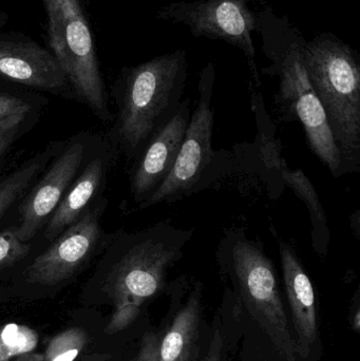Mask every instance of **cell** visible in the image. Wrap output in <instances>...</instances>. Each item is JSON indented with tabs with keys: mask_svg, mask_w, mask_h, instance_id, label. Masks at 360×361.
Returning a JSON list of instances; mask_svg holds the SVG:
<instances>
[{
	"mask_svg": "<svg viewBox=\"0 0 360 361\" xmlns=\"http://www.w3.org/2000/svg\"><path fill=\"white\" fill-rule=\"evenodd\" d=\"M222 303L235 324L240 361H304L297 349L274 263L244 227L223 231L216 250Z\"/></svg>",
	"mask_w": 360,
	"mask_h": 361,
	"instance_id": "6da1fadb",
	"label": "cell"
},
{
	"mask_svg": "<svg viewBox=\"0 0 360 361\" xmlns=\"http://www.w3.org/2000/svg\"><path fill=\"white\" fill-rule=\"evenodd\" d=\"M257 16L256 33L261 36L262 52L271 61L260 72L278 78L275 103L287 122L298 121L304 126L309 147L332 176L342 177L346 171L340 149L304 66V34L287 15L277 14L271 6H263Z\"/></svg>",
	"mask_w": 360,
	"mask_h": 361,
	"instance_id": "7a4b0ae2",
	"label": "cell"
},
{
	"mask_svg": "<svg viewBox=\"0 0 360 361\" xmlns=\"http://www.w3.org/2000/svg\"><path fill=\"white\" fill-rule=\"evenodd\" d=\"M194 231L159 222L144 231L123 233L114 241L103 286L116 307L107 326L109 334L130 326L145 303L166 294L169 271L183 259Z\"/></svg>",
	"mask_w": 360,
	"mask_h": 361,
	"instance_id": "3957f363",
	"label": "cell"
},
{
	"mask_svg": "<svg viewBox=\"0 0 360 361\" xmlns=\"http://www.w3.org/2000/svg\"><path fill=\"white\" fill-rule=\"evenodd\" d=\"M187 52L179 49L122 70L118 137L130 157L139 156L150 140L179 109L187 80Z\"/></svg>",
	"mask_w": 360,
	"mask_h": 361,
	"instance_id": "277c9868",
	"label": "cell"
},
{
	"mask_svg": "<svg viewBox=\"0 0 360 361\" xmlns=\"http://www.w3.org/2000/svg\"><path fill=\"white\" fill-rule=\"evenodd\" d=\"M311 85L318 97L346 175L360 169V56L331 32L317 33L302 49Z\"/></svg>",
	"mask_w": 360,
	"mask_h": 361,
	"instance_id": "5b68a950",
	"label": "cell"
},
{
	"mask_svg": "<svg viewBox=\"0 0 360 361\" xmlns=\"http://www.w3.org/2000/svg\"><path fill=\"white\" fill-rule=\"evenodd\" d=\"M46 39L74 90L101 116L108 114L97 44L82 0H42Z\"/></svg>",
	"mask_w": 360,
	"mask_h": 361,
	"instance_id": "8992f818",
	"label": "cell"
},
{
	"mask_svg": "<svg viewBox=\"0 0 360 361\" xmlns=\"http://www.w3.org/2000/svg\"><path fill=\"white\" fill-rule=\"evenodd\" d=\"M216 67L209 61L199 78V99L175 160V166L160 188L139 208L156 204L173 203L190 197L215 182L219 175L220 157L213 149V95Z\"/></svg>",
	"mask_w": 360,
	"mask_h": 361,
	"instance_id": "52a82bcc",
	"label": "cell"
},
{
	"mask_svg": "<svg viewBox=\"0 0 360 361\" xmlns=\"http://www.w3.org/2000/svg\"><path fill=\"white\" fill-rule=\"evenodd\" d=\"M252 0H194L171 2L156 13V18L181 23L194 37L221 40L236 47L244 55L251 70L252 84L261 86L256 63L253 33L257 30V13Z\"/></svg>",
	"mask_w": 360,
	"mask_h": 361,
	"instance_id": "ba28073f",
	"label": "cell"
},
{
	"mask_svg": "<svg viewBox=\"0 0 360 361\" xmlns=\"http://www.w3.org/2000/svg\"><path fill=\"white\" fill-rule=\"evenodd\" d=\"M204 286L182 275L169 282L168 312L158 334L156 361H200L211 341V328L203 307Z\"/></svg>",
	"mask_w": 360,
	"mask_h": 361,
	"instance_id": "9c48e42d",
	"label": "cell"
},
{
	"mask_svg": "<svg viewBox=\"0 0 360 361\" xmlns=\"http://www.w3.org/2000/svg\"><path fill=\"white\" fill-rule=\"evenodd\" d=\"M285 305L298 352L304 361H321L323 355L316 294L295 248L279 242Z\"/></svg>",
	"mask_w": 360,
	"mask_h": 361,
	"instance_id": "30bf717a",
	"label": "cell"
},
{
	"mask_svg": "<svg viewBox=\"0 0 360 361\" xmlns=\"http://www.w3.org/2000/svg\"><path fill=\"white\" fill-rule=\"evenodd\" d=\"M0 78L51 92L70 86L53 53L23 32H0Z\"/></svg>",
	"mask_w": 360,
	"mask_h": 361,
	"instance_id": "8fae6325",
	"label": "cell"
},
{
	"mask_svg": "<svg viewBox=\"0 0 360 361\" xmlns=\"http://www.w3.org/2000/svg\"><path fill=\"white\" fill-rule=\"evenodd\" d=\"M101 238L95 212H88L69 228L27 269V280L40 286H56L71 277L94 252Z\"/></svg>",
	"mask_w": 360,
	"mask_h": 361,
	"instance_id": "7c38bea8",
	"label": "cell"
},
{
	"mask_svg": "<svg viewBox=\"0 0 360 361\" xmlns=\"http://www.w3.org/2000/svg\"><path fill=\"white\" fill-rule=\"evenodd\" d=\"M190 116V101L183 99L175 116L159 129L139 154L131 178V192L137 203H144L149 199L170 175Z\"/></svg>",
	"mask_w": 360,
	"mask_h": 361,
	"instance_id": "4fadbf2b",
	"label": "cell"
},
{
	"mask_svg": "<svg viewBox=\"0 0 360 361\" xmlns=\"http://www.w3.org/2000/svg\"><path fill=\"white\" fill-rule=\"evenodd\" d=\"M84 159V145L70 146L51 167L21 205V223L16 227L20 241L32 239L42 223L61 203V197L77 173Z\"/></svg>",
	"mask_w": 360,
	"mask_h": 361,
	"instance_id": "5bb4252c",
	"label": "cell"
},
{
	"mask_svg": "<svg viewBox=\"0 0 360 361\" xmlns=\"http://www.w3.org/2000/svg\"><path fill=\"white\" fill-rule=\"evenodd\" d=\"M251 87L252 108L258 126V135L252 146L262 154L259 156V173H262L260 177L268 187L272 199H278L285 187L281 175L283 159L280 157V141L277 139L274 125L266 114L261 93L252 82Z\"/></svg>",
	"mask_w": 360,
	"mask_h": 361,
	"instance_id": "9a60e30c",
	"label": "cell"
},
{
	"mask_svg": "<svg viewBox=\"0 0 360 361\" xmlns=\"http://www.w3.org/2000/svg\"><path fill=\"white\" fill-rule=\"evenodd\" d=\"M106 173V163L101 158L89 163L67 197L57 206L46 229V238L50 241L63 233L67 226L75 223L86 209Z\"/></svg>",
	"mask_w": 360,
	"mask_h": 361,
	"instance_id": "2e32d148",
	"label": "cell"
},
{
	"mask_svg": "<svg viewBox=\"0 0 360 361\" xmlns=\"http://www.w3.org/2000/svg\"><path fill=\"white\" fill-rule=\"evenodd\" d=\"M281 175L285 186L290 187L297 195L298 199L306 204L310 214L313 250L319 257L325 258L329 252L331 233L327 214L316 189L302 169H290L285 159L281 165Z\"/></svg>",
	"mask_w": 360,
	"mask_h": 361,
	"instance_id": "e0dca14e",
	"label": "cell"
},
{
	"mask_svg": "<svg viewBox=\"0 0 360 361\" xmlns=\"http://www.w3.org/2000/svg\"><path fill=\"white\" fill-rule=\"evenodd\" d=\"M209 349L200 361H232L238 352L239 338L234 322L221 302L211 322Z\"/></svg>",
	"mask_w": 360,
	"mask_h": 361,
	"instance_id": "ac0fdd59",
	"label": "cell"
},
{
	"mask_svg": "<svg viewBox=\"0 0 360 361\" xmlns=\"http://www.w3.org/2000/svg\"><path fill=\"white\" fill-rule=\"evenodd\" d=\"M88 341L87 333L80 328L63 331L51 339L44 355L21 356L16 361H74Z\"/></svg>",
	"mask_w": 360,
	"mask_h": 361,
	"instance_id": "d6986e66",
	"label": "cell"
},
{
	"mask_svg": "<svg viewBox=\"0 0 360 361\" xmlns=\"http://www.w3.org/2000/svg\"><path fill=\"white\" fill-rule=\"evenodd\" d=\"M38 343L35 331L20 324H6L0 332V361L31 353Z\"/></svg>",
	"mask_w": 360,
	"mask_h": 361,
	"instance_id": "ffe728a7",
	"label": "cell"
},
{
	"mask_svg": "<svg viewBox=\"0 0 360 361\" xmlns=\"http://www.w3.org/2000/svg\"><path fill=\"white\" fill-rule=\"evenodd\" d=\"M42 163L33 159L0 182V218L23 192L33 178L39 173Z\"/></svg>",
	"mask_w": 360,
	"mask_h": 361,
	"instance_id": "44dd1931",
	"label": "cell"
},
{
	"mask_svg": "<svg viewBox=\"0 0 360 361\" xmlns=\"http://www.w3.org/2000/svg\"><path fill=\"white\" fill-rule=\"evenodd\" d=\"M15 229L11 227L0 233V269L23 260L31 250L30 244L18 239Z\"/></svg>",
	"mask_w": 360,
	"mask_h": 361,
	"instance_id": "7402d4cb",
	"label": "cell"
},
{
	"mask_svg": "<svg viewBox=\"0 0 360 361\" xmlns=\"http://www.w3.org/2000/svg\"><path fill=\"white\" fill-rule=\"evenodd\" d=\"M30 109L31 105L21 97L6 91H0V123L15 116H27Z\"/></svg>",
	"mask_w": 360,
	"mask_h": 361,
	"instance_id": "603a6c76",
	"label": "cell"
},
{
	"mask_svg": "<svg viewBox=\"0 0 360 361\" xmlns=\"http://www.w3.org/2000/svg\"><path fill=\"white\" fill-rule=\"evenodd\" d=\"M158 357V334L156 331H148L142 337L139 351L131 361H156Z\"/></svg>",
	"mask_w": 360,
	"mask_h": 361,
	"instance_id": "cb8c5ba5",
	"label": "cell"
},
{
	"mask_svg": "<svg viewBox=\"0 0 360 361\" xmlns=\"http://www.w3.org/2000/svg\"><path fill=\"white\" fill-rule=\"evenodd\" d=\"M25 118V116H15L0 123V157L6 152L12 143L18 130V126Z\"/></svg>",
	"mask_w": 360,
	"mask_h": 361,
	"instance_id": "d4e9b609",
	"label": "cell"
},
{
	"mask_svg": "<svg viewBox=\"0 0 360 361\" xmlns=\"http://www.w3.org/2000/svg\"><path fill=\"white\" fill-rule=\"evenodd\" d=\"M350 320L351 328L356 333L360 332V292L357 288L355 292L354 297L352 299V305L350 309Z\"/></svg>",
	"mask_w": 360,
	"mask_h": 361,
	"instance_id": "484cf974",
	"label": "cell"
},
{
	"mask_svg": "<svg viewBox=\"0 0 360 361\" xmlns=\"http://www.w3.org/2000/svg\"><path fill=\"white\" fill-rule=\"evenodd\" d=\"M351 227H352L353 233L356 235L357 239H359L360 233V212L359 210H355L351 214Z\"/></svg>",
	"mask_w": 360,
	"mask_h": 361,
	"instance_id": "4316f807",
	"label": "cell"
},
{
	"mask_svg": "<svg viewBox=\"0 0 360 361\" xmlns=\"http://www.w3.org/2000/svg\"><path fill=\"white\" fill-rule=\"evenodd\" d=\"M8 15L6 14V13L4 12V10H1V8H0V29H1V27H4V25H6V23H8Z\"/></svg>",
	"mask_w": 360,
	"mask_h": 361,
	"instance_id": "83f0119b",
	"label": "cell"
}]
</instances>
